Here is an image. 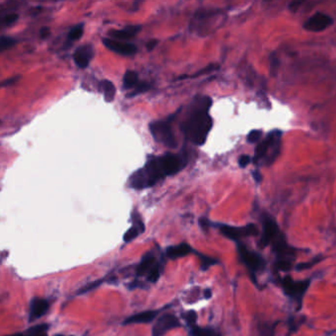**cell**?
Listing matches in <instances>:
<instances>
[{
	"label": "cell",
	"instance_id": "5b68a950",
	"mask_svg": "<svg viewBox=\"0 0 336 336\" xmlns=\"http://www.w3.org/2000/svg\"><path fill=\"white\" fill-rule=\"evenodd\" d=\"M311 285V280H299V281H295V280L291 276H285L280 281V286H281L284 294L293 299L294 301L298 302V304H302L304 295L307 291Z\"/></svg>",
	"mask_w": 336,
	"mask_h": 336
},
{
	"label": "cell",
	"instance_id": "e575fe53",
	"mask_svg": "<svg viewBox=\"0 0 336 336\" xmlns=\"http://www.w3.org/2000/svg\"><path fill=\"white\" fill-rule=\"evenodd\" d=\"M158 45V41H156V40H152V41H150V42H148L147 43V45H146V47H147V49L148 50H152L156 46Z\"/></svg>",
	"mask_w": 336,
	"mask_h": 336
},
{
	"label": "cell",
	"instance_id": "484cf974",
	"mask_svg": "<svg viewBox=\"0 0 336 336\" xmlns=\"http://www.w3.org/2000/svg\"><path fill=\"white\" fill-rule=\"evenodd\" d=\"M48 327H49V325L46 324V323L33 326V327H31V328H29V329L27 330L26 335L27 336H34V335H37V334L42 333V332H46L48 330Z\"/></svg>",
	"mask_w": 336,
	"mask_h": 336
},
{
	"label": "cell",
	"instance_id": "4316f807",
	"mask_svg": "<svg viewBox=\"0 0 336 336\" xmlns=\"http://www.w3.org/2000/svg\"><path fill=\"white\" fill-rule=\"evenodd\" d=\"M183 319L185 321V322L191 327L195 325V322L198 321V314L194 311H188L183 315Z\"/></svg>",
	"mask_w": 336,
	"mask_h": 336
},
{
	"label": "cell",
	"instance_id": "8fae6325",
	"mask_svg": "<svg viewBox=\"0 0 336 336\" xmlns=\"http://www.w3.org/2000/svg\"><path fill=\"white\" fill-rule=\"evenodd\" d=\"M94 58V48L91 45H83L73 52V61L79 68H86Z\"/></svg>",
	"mask_w": 336,
	"mask_h": 336
},
{
	"label": "cell",
	"instance_id": "52a82bcc",
	"mask_svg": "<svg viewBox=\"0 0 336 336\" xmlns=\"http://www.w3.org/2000/svg\"><path fill=\"white\" fill-rule=\"evenodd\" d=\"M262 234L259 243V245L262 248L270 245L280 236L283 235L276 221L268 215H263L262 217Z\"/></svg>",
	"mask_w": 336,
	"mask_h": 336
},
{
	"label": "cell",
	"instance_id": "f35d334b",
	"mask_svg": "<svg viewBox=\"0 0 336 336\" xmlns=\"http://www.w3.org/2000/svg\"><path fill=\"white\" fill-rule=\"evenodd\" d=\"M7 336H27L26 334H22V333H18V334H13V335H7Z\"/></svg>",
	"mask_w": 336,
	"mask_h": 336
},
{
	"label": "cell",
	"instance_id": "d6a6232c",
	"mask_svg": "<svg viewBox=\"0 0 336 336\" xmlns=\"http://www.w3.org/2000/svg\"><path fill=\"white\" fill-rule=\"evenodd\" d=\"M19 80V76H14V77H11L9 79H6L2 82V87H7V86H10L12 85V84H14L15 82H17Z\"/></svg>",
	"mask_w": 336,
	"mask_h": 336
},
{
	"label": "cell",
	"instance_id": "74e56055",
	"mask_svg": "<svg viewBox=\"0 0 336 336\" xmlns=\"http://www.w3.org/2000/svg\"><path fill=\"white\" fill-rule=\"evenodd\" d=\"M34 336H47V334H46V332H42V333H39V334L34 335Z\"/></svg>",
	"mask_w": 336,
	"mask_h": 336
},
{
	"label": "cell",
	"instance_id": "ac0fdd59",
	"mask_svg": "<svg viewBox=\"0 0 336 336\" xmlns=\"http://www.w3.org/2000/svg\"><path fill=\"white\" fill-rule=\"evenodd\" d=\"M157 263V260L153 254H147L144 256L140 261V263L136 267V275L137 276H142V275H147L150 270L155 266Z\"/></svg>",
	"mask_w": 336,
	"mask_h": 336
},
{
	"label": "cell",
	"instance_id": "603a6c76",
	"mask_svg": "<svg viewBox=\"0 0 336 336\" xmlns=\"http://www.w3.org/2000/svg\"><path fill=\"white\" fill-rule=\"evenodd\" d=\"M151 89V84L148 83V82H140L138 84V86L132 90V92H130L128 94V98H131V97H134V96H137L139 94H143L147 91H149Z\"/></svg>",
	"mask_w": 336,
	"mask_h": 336
},
{
	"label": "cell",
	"instance_id": "277c9868",
	"mask_svg": "<svg viewBox=\"0 0 336 336\" xmlns=\"http://www.w3.org/2000/svg\"><path fill=\"white\" fill-rule=\"evenodd\" d=\"M237 247L241 262L246 266L251 277L255 279L256 275L264 269L266 265L265 260L260 254L254 250H250L242 243L238 244Z\"/></svg>",
	"mask_w": 336,
	"mask_h": 336
},
{
	"label": "cell",
	"instance_id": "4fadbf2b",
	"mask_svg": "<svg viewBox=\"0 0 336 336\" xmlns=\"http://www.w3.org/2000/svg\"><path fill=\"white\" fill-rule=\"evenodd\" d=\"M49 309V302L46 299L35 297L30 304L29 321H34L45 316Z\"/></svg>",
	"mask_w": 336,
	"mask_h": 336
},
{
	"label": "cell",
	"instance_id": "44dd1931",
	"mask_svg": "<svg viewBox=\"0 0 336 336\" xmlns=\"http://www.w3.org/2000/svg\"><path fill=\"white\" fill-rule=\"evenodd\" d=\"M190 336H222L219 331L211 327H200L193 325L189 330Z\"/></svg>",
	"mask_w": 336,
	"mask_h": 336
},
{
	"label": "cell",
	"instance_id": "9a60e30c",
	"mask_svg": "<svg viewBox=\"0 0 336 336\" xmlns=\"http://www.w3.org/2000/svg\"><path fill=\"white\" fill-rule=\"evenodd\" d=\"M142 27L140 25H129L122 30H111L108 32V37L113 40H122L126 41L133 39L140 31H141Z\"/></svg>",
	"mask_w": 336,
	"mask_h": 336
},
{
	"label": "cell",
	"instance_id": "30bf717a",
	"mask_svg": "<svg viewBox=\"0 0 336 336\" xmlns=\"http://www.w3.org/2000/svg\"><path fill=\"white\" fill-rule=\"evenodd\" d=\"M102 42L107 48L122 55L129 57V55H133L137 52V46L131 43L117 41L110 38H104Z\"/></svg>",
	"mask_w": 336,
	"mask_h": 336
},
{
	"label": "cell",
	"instance_id": "d6986e66",
	"mask_svg": "<svg viewBox=\"0 0 336 336\" xmlns=\"http://www.w3.org/2000/svg\"><path fill=\"white\" fill-rule=\"evenodd\" d=\"M99 90L104 95L105 101L107 103H111L115 100L116 97V87L113 82L108 80H103L99 83Z\"/></svg>",
	"mask_w": 336,
	"mask_h": 336
},
{
	"label": "cell",
	"instance_id": "ab89813d",
	"mask_svg": "<svg viewBox=\"0 0 336 336\" xmlns=\"http://www.w3.org/2000/svg\"><path fill=\"white\" fill-rule=\"evenodd\" d=\"M57 336H63V335H57Z\"/></svg>",
	"mask_w": 336,
	"mask_h": 336
},
{
	"label": "cell",
	"instance_id": "1f68e13d",
	"mask_svg": "<svg viewBox=\"0 0 336 336\" xmlns=\"http://www.w3.org/2000/svg\"><path fill=\"white\" fill-rule=\"evenodd\" d=\"M250 163V157L248 155H243L239 158V166L242 168L246 167Z\"/></svg>",
	"mask_w": 336,
	"mask_h": 336
},
{
	"label": "cell",
	"instance_id": "f1b7e54d",
	"mask_svg": "<svg viewBox=\"0 0 336 336\" xmlns=\"http://www.w3.org/2000/svg\"><path fill=\"white\" fill-rule=\"evenodd\" d=\"M17 20H18V14L10 13V14H7V15L2 17L1 23H2V26L7 27V26H10V25L14 24Z\"/></svg>",
	"mask_w": 336,
	"mask_h": 336
},
{
	"label": "cell",
	"instance_id": "f546056e",
	"mask_svg": "<svg viewBox=\"0 0 336 336\" xmlns=\"http://www.w3.org/2000/svg\"><path fill=\"white\" fill-rule=\"evenodd\" d=\"M321 260V258H316V259H314L313 260H310V261H307V262L299 263V264L296 266V270L301 271V270H305V269H309V268H311L312 266H314L315 264H317L318 262H320Z\"/></svg>",
	"mask_w": 336,
	"mask_h": 336
},
{
	"label": "cell",
	"instance_id": "8d00e7d4",
	"mask_svg": "<svg viewBox=\"0 0 336 336\" xmlns=\"http://www.w3.org/2000/svg\"><path fill=\"white\" fill-rule=\"evenodd\" d=\"M211 296H212V291H211V289H206V290L204 291V297H205L206 299H210Z\"/></svg>",
	"mask_w": 336,
	"mask_h": 336
},
{
	"label": "cell",
	"instance_id": "4dcf8cb0",
	"mask_svg": "<svg viewBox=\"0 0 336 336\" xmlns=\"http://www.w3.org/2000/svg\"><path fill=\"white\" fill-rule=\"evenodd\" d=\"M260 136H261V131H260V130L250 131L247 135V141L249 143H256L259 141Z\"/></svg>",
	"mask_w": 336,
	"mask_h": 336
},
{
	"label": "cell",
	"instance_id": "ffe728a7",
	"mask_svg": "<svg viewBox=\"0 0 336 336\" xmlns=\"http://www.w3.org/2000/svg\"><path fill=\"white\" fill-rule=\"evenodd\" d=\"M140 83L139 81V76L138 73L136 71H132V70H128L124 73L123 75V79H122V87L123 89H135L138 84Z\"/></svg>",
	"mask_w": 336,
	"mask_h": 336
},
{
	"label": "cell",
	"instance_id": "2e32d148",
	"mask_svg": "<svg viewBox=\"0 0 336 336\" xmlns=\"http://www.w3.org/2000/svg\"><path fill=\"white\" fill-rule=\"evenodd\" d=\"M160 312H161V310H155V311H146V312H142V313L133 315V316L125 319V321L122 322V324L128 325V324H137V323H139V324L149 323L156 319V317L158 316V314Z\"/></svg>",
	"mask_w": 336,
	"mask_h": 336
},
{
	"label": "cell",
	"instance_id": "7c38bea8",
	"mask_svg": "<svg viewBox=\"0 0 336 336\" xmlns=\"http://www.w3.org/2000/svg\"><path fill=\"white\" fill-rule=\"evenodd\" d=\"M279 137H280L279 133L271 132L261 143L258 145L256 149V154H255V163L264 159V157L267 155L270 148H278Z\"/></svg>",
	"mask_w": 336,
	"mask_h": 336
},
{
	"label": "cell",
	"instance_id": "e0dca14e",
	"mask_svg": "<svg viewBox=\"0 0 336 336\" xmlns=\"http://www.w3.org/2000/svg\"><path fill=\"white\" fill-rule=\"evenodd\" d=\"M192 251L191 246L186 243H182L176 245H171L167 248L166 256L170 260H177L189 255Z\"/></svg>",
	"mask_w": 336,
	"mask_h": 336
},
{
	"label": "cell",
	"instance_id": "7a4b0ae2",
	"mask_svg": "<svg viewBox=\"0 0 336 336\" xmlns=\"http://www.w3.org/2000/svg\"><path fill=\"white\" fill-rule=\"evenodd\" d=\"M212 100L208 96L198 95L190 103L187 117L182 122L181 129L184 137L194 145L201 146L207 140L213 121L209 114Z\"/></svg>",
	"mask_w": 336,
	"mask_h": 336
},
{
	"label": "cell",
	"instance_id": "8992f818",
	"mask_svg": "<svg viewBox=\"0 0 336 336\" xmlns=\"http://www.w3.org/2000/svg\"><path fill=\"white\" fill-rule=\"evenodd\" d=\"M219 229L224 237L235 242H239L244 238L256 237L259 235V229L256 224H247L243 227L221 225L219 226Z\"/></svg>",
	"mask_w": 336,
	"mask_h": 336
},
{
	"label": "cell",
	"instance_id": "9c48e42d",
	"mask_svg": "<svg viewBox=\"0 0 336 336\" xmlns=\"http://www.w3.org/2000/svg\"><path fill=\"white\" fill-rule=\"evenodd\" d=\"M333 23V19L324 13H316L304 24V29L309 32H321Z\"/></svg>",
	"mask_w": 336,
	"mask_h": 336
},
{
	"label": "cell",
	"instance_id": "3957f363",
	"mask_svg": "<svg viewBox=\"0 0 336 336\" xmlns=\"http://www.w3.org/2000/svg\"><path fill=\"white\" fill-rule=\"evenodd\" d=\"M179 113L180 110L165 120L155 121L149 124V130L157 143L170 149H175L178 146V142L172 129V122Z\"/></svg>",
	"mask_w": 336,
	"mask_h": 336
},
{
	"label": "cell",
	"instance_id": "83f0119b",
	"mask_svg": "<svg viewBox=\"0 0 336 336\" xmlns=\"http://www.w3.org/2000/svg\"><path fill=\"white\" fill-rule=\"evenodd\" d=\"M200 263H201V268L203 270H207L210 266H212L213 264H215L217 262V260H215L214 259L210 258V257H206V256H200Z\"/></svg>",
	"mask_w": 336,
	"mask_h": 336
},
{
	"label": "cell",
	"instance_id": "cb8c5ba5",
	"mask_svg": "<svg viewBox=\"0 0 336 336\" xmlns=\"http://www.w3.org/2000/svg\"><path fill=\"white\" fill-rule=\"evenodd\" d=\"M161 272H162V266L159 262H157L155 264V266L150 270V272L146 275V278L148 281L152 282V283H155L157 280L159 279L160 275H161Z\"/></svg>",
	"mask_w": 336,
	"mask_h": 336
},
{
	"label": "cell",
	"instance_id": "5bb4252c",
	"mask_svg": "<svg viewBox=\"0 0 336 336\" xmlns=\"http://www.w3.org/2000/svg\"><path fill=\"white\" fill-rule=\"evenodd\" d=\"M132 226L125 232L123 236V241L125 243H129L136 239L140 234H143L145 231V225L137 212L132 214Z\"/></svg>",
	"mask_w": 336,
	"mask_h": 336
},
{
	"label": "cell",
	"instance_id": "6da1fadb",
	"mask_svg": "<svg viewBox=\"0 0 336 336\" xmlns=\"http://www.w3.org/2000/svg\"><path fill=\"white\" fill-rule=\"evenodd\" d=\"M187 164V156L168 152L161 156H151L146 164L129 178V185L134 189L154 186L165 178L181 172Z\"/></svg>",
	"mask_w": 336,
	"mask_h": 336
},
{
	"label": "cell",
	"instance_id": "7402d4cb",
	"mask_svg": "<svg viewBox=\"0 0 336 336\" xmlns=\"http://www.w3.org/2000/svg\"><path fill=\"white\" fill-rule=\"evenodd\" d=\"M83 33H84V24L83 23L74 26L67 35V38H66L67 43L69 44V43H73V42L78 41L83 36Z\"/></svg>",
	"mask_w": 336,
	"mask_h": 336
},
{
	"label": "cell",
	"instance_id": "d590c367",
	"mask_svg": "<svg viewBox=\"0 0 336 336\" xmlns=\"http://www.w3.org/2000/svg\"><path fill=\"white\" fill-rule=\"evenodd\" d=\"M254 178L258 183H260V181L262 180V177L260 176V174L259 172H254Z\"/></svg>",
	"mask_w": 336,
	"mask_h": 336
},
{
	"label": "cell",
	"instance_id": "836d02e7",
	"mask_svg": "<svg viewBox=\"0 0 336 336\" xmlns=\"http://www.w3.org/2000/svg\"><path fill=\"white\" fill-rule=\"evenodd\" d=\"M49 34H50V29L48 27H43L42 29L40 30V36L42 39L47 38V36H49Z\"/></svg>",
	"mask_w": 336,
	"mask_h": 336
},
{
	"label": "cell",
	"instance_id": "d4e9b609",
	"mask_svg": "<svg viewBox=\"0 0 336 336\" xmlns=\"http://www.w3.org/2000/svg\"><path fill=\"white\" fill-rule=\"evenodd\" d=\"M0 50L4 51L10 47H12L16 44V40L14 38L8 37V36H2L0 39Z\"/></svg>",
	"mask_w": 336,
	"mask_h": 336
},
{
	"label": "cell",
	"instance_id": "ba28073f",
	"mask_svg": "<svg viewBox=\"0 0 336 336\" xmlns=\"http://www.w3.org/2000/svg\"><path fill=\"white\" fill-rule=\"evenodd\" d=\"M181 326L179 319L172 315L166 314L160 317L152 328V336H164L167 332Z\"/></svg>",
	"mask_w": 336,
	"mask_h": 336
}]
</instances>
